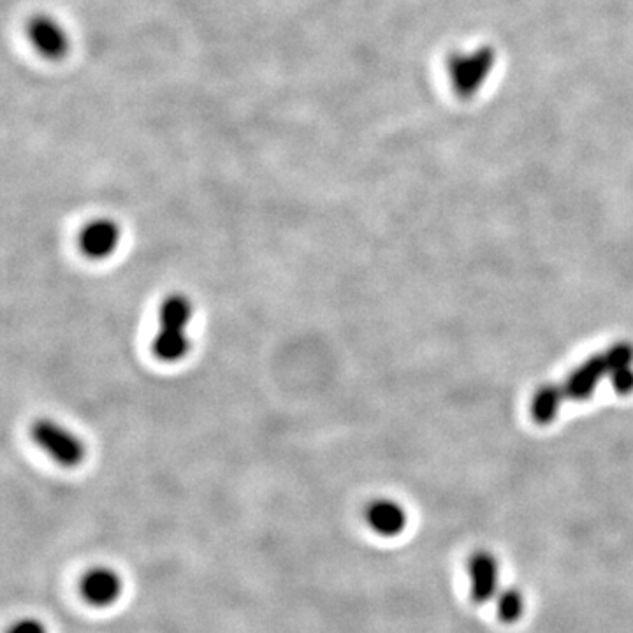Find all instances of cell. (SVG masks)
Here are the masks:
<instances>
[{"label": "cell", "instance_id": "1", "mask_svg": "<svg viewBox=\"0 0 633 633\" xmlns=\"http://www.w3.org/2000/svg\"><path fill=\"white\" fill-rule=\"evenodd\" d=\"M633 349L626 343L616 345L607 352H602L598 356L591 357L583 366H579L567 382L561 387L551 386L542 389L533 398L532 414L533 419L539 424H547L553 421L554 415L558 412L561 403L565 400H586L590 398L593 391L597 389L598 382L605 375L614 373L632 366Z\"/></svg>", "mask_w": 633, "mask_h": 633}, {"label": "cell", "instance_id": "2", "mask_svg": "<svg viewBox=\"0 0 633 633\" xmlns=\"http://www.w3.org/2000/svg\"><path fill=\"white\" fill-rule=\"evenodd\" d=\"M192 317L189 298L182 294L168 296L161 306V329L153 340V354L164 363H176L189 352L187 326Z\"/></svg>", "mask_w": 633, "mask_h": 633}, {"label": "cell", "instance_id": "3", "mask_svg": "<svg viewBox=\"0 0 633 633\" xmlns=\"http://www.w3.org/2000/svg\"><path fill=\"white\" fill-rule=\"evenodd\" d=\"M496 66V53L489 46L454 51L445 60V74L452 90L461 99L479 94Z\"/></svg>", "mask_w": 633, "mask_h": 633}, {"label": "cell", "instance_id": "4", "mask_svg": "<svg viewBox=\"0 0 633 633\" xmlns=\"http://www.w3.org/2000/svg\"><path fill=\"white\" fill-rule=\"evenodd\" d=\"M32 438L59 465L74 468L85 459V445L74 433L51 419H37L30 428Z\"/></svg>", "mask_w": 633, "mask_h": 633}, {"label": "cell", "instance_id": "5", "mask_svg": "<svg viewBox=\"0 0 633 633\" xmlns=\"http://www.w3.org/2000/svg\"><path fill=\"white\" fill-rule=\"evenodd\" d=\"M124 583L120 575L108 567H95L81 577L80 593L87 604L110 607L122 597Z\"/></svg>", "mask_w": 633, "mask_h": 633}, {"label": "cell", "instance_id": "6", "mask_svg": "<svg viewBox=\"0 0 633 633\" xmlns=\"http://www.w3.org/2000/svg\"><path fill=\"white\" fill-rule=\"evenodd\" d=\"M470 574V597L477 605L488 604L498 595L500 565L493 554L479 551L468 561Z\"/></svg>", "mask_w": 633, "mask_h": 633}, {"label": "cell", "instance_id": "7", "mask_svg": "<svg viewBox=\"0 0 633 633\" xmlns=\"http://www.w3.org/2000/svg\"><path fill=\"white\" fill-rule=\"evenodd\" d=\"M120 243V227L110 219H97L88 222L78 236L81 254L88 259L101 261L110 257Z\"/></svg>", "mask_w": 633, "mask_h": 633}, {"label": "cell", "instance_id": "8", "mask_svg": "<svg viewBox=\"0 0 633 633\" xmlns=\"http://www.w3.org/2000/svg\"><path fill=\"white\" fill-rule=\"evenodd\" d=\"M29 39L44 59L59 60L69 51V37L64 27L50 16H36L29 23Z\"/></svg>", "mask_w": 633, "mask_h": 633}, {"label": "cell", "instance_id": "9", "mask_svg": "<svg viewBox=\"0 0 633 633\" xmlns=\"http://www.w3.org/2000/svg\"><path fill=\"white\" fill-rule=\"evenodd\" d=\"M366 523L380 537H398L407 528V512L393 500H375L366 509Z\"/></svg>", "mask_w": 633, "mask_h": 633}, {"label": "cell", "instance_id": "10", "mask_svg": "<svg viewBox=\"0 0 633 633\" xmlns=\"http://www.w3.org/2000/svg\"><path fill=\"white\" fill-rule=\"evenodd\" d=\"M524 609H526L524 595L516 588H507L500 595H496V612L502 623L514 625L523 618Z\"/></svg>", "mask_w": 633, "mask_h": 633}, {"label": "cell", "instance_id": "11", "mask_svg": "<svg viewBox=\"0 0 633 633\" xmlns=\"http://www.w3.org/2000/svg\"><path fill=\"white\" fill-rule=\"evenodd\" d=\"M612 386L619 394L633 393V368L626 366L612 375Z\"/></svg>", "mask_w": 633, "mask_h": 633}, {"label": "cell", "instance_id": "12", "mask_svg": "<svg viewBox=\"0 0 633 633\" xmlns=\"http://www.w3.org/2000/svg\"><path fill=\"white\" fill-rule=\"evenodd\" d=\"M8 633H48L46 626L34 618H25L9 628Z\"/></svg>", "mask_w": 633, "mask_h": 633}]
</instances>
